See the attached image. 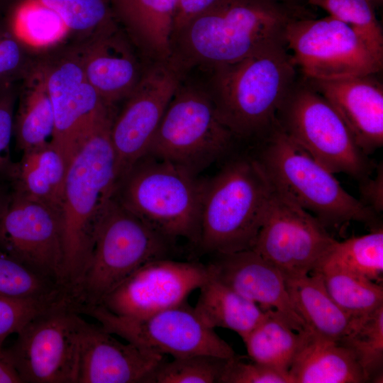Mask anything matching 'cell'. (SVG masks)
I'll return each instance as SVG.
<instances>
[{
	"label": "cell",
	"mask_w": 383,
	"mask_h": 383,
	"mask_svg": "<svg viewBox=\"0 0 383 383\" xmlns=\"http://www.w3.org/2000/svg\"><path fill=\"white\" fill-rule=\"evenodd\" d=\"M314 17L304 4L279 0H216L172 38V55L186 72L237 62L286 43L287 26Z\"/></svg>",
	"instance_id": "cell-1"
},
{
	"label": "cell",
	"mask_w": 383,
	"mask_h": 383,
	"mask_svg": "<svg viewBox=\"0 0 383 383\" xmlns=\"http://www.w3.org/2000/svg\"><path fill=\"white\" fill-rule=\"evenodd\" d=\"M112 113L101 120L69 161L61 206L63 288L77 284L89 259L97 225L118 183L110 139Z\"/></svg>",
	"instance_id": "cell-2"
},
{
	"label": "cell",
	"mask_w": 383,
	"mask_h": 383,
	"mask_svg": "<svg viewBox=\"0 0 383 383\" xmlns=\"http://www.w3.org/2000/svg\"><path fill=\"white\" fill-rule=\"evenodd\" d=\"M296 69L286 43H281L207 70L206 87L219 118L235 138L262 140L277 125Z\"/></svg>",
	"instance_id": "cell-3"
},
{
	"label": "cell",
	"mask_w": 383,
	"mask_h": 383,
	"mask_svg": "<svg viewBox=\"0 0 383 383\" xmlns=\"http://www.w3.org/2000/svg\"><path fill=\"white\" fill-rule=\"evenodd\" d=\"M261 140L255 157L272 187L315 216L325 228L360 222L372 230L378 215L343 189L334 173L278 126Z\"/></svg>",
	"instance_id": "cell-4"
},
{
	"label": "cell",
	"mask_w": 383,
	"mask_h": 383,
	"mask_svg": "<svg viewBox=\"0 0 383 383\" xmlns=\"http://www.w3.org/2000/svg\"><path fill=\"white\" fill-rule=\"evenodd\" d=\"M272 190L255 158L228 162L205 181L196 246L213 255L252 249Z\"/></svg>",
	"instance_id": "cell-5"
},
{
	"label": "cell",
	"mask_w": 383,
	"mask_h": 383,
	"mask_svg": "<svg viewBox=\"0 0 383 383\" xmlns=\"http://www.w3.org/2000/svg\"><path fill=\"white\" fill-rule=\"evenodd\" d=\"M204 184L179 166L145 155L120 178L114 196L172 243L183 238L197 245Z\"/></svg>",
	"instance_id": "cell-6"
},
{
	"label": "cell",
	"mask_w": 383,
	"mask_h": 383,
	"mask_svg": "<svg viewBox=\"0 0 383 383\" xmlns=\"http://www.w3.org/2000/svg\"><path fill=\"white\" fill-rule=\"evenodd\" d=\"M173 245L113 196L97 225L83 274L68 294L70 301L79 313L99 305L142 265L170 258Z\"/></svg>",
	"instance_id": "cell-7"
},
{
	"label": "cell",
	"mask_w": 383,
	"mask_h": 383,
	"mask_svg": "<svg viewBox=\"0 0 383 383\" xmlns=\"http://www.w3.org/2000/svg\"><path fill=\"white\" fill-rule=\"evenodd\" d=\"M184 77L148 152L198 175L231 149L235 138L222 123L206 85Z\"/></svg>",
	"instance_id": "cell-8"
},
{
	"label": "cell",
	"mask_w": 383,
	"mask_h": 383,
	"mask_svg": "<svg viewBox=\"0 0 383 383\" xmlns=\"http://www.w3.org/2000/svg\"><path fill=\"white\" fill-rule=\"evenodd\" d=\"M279 128L333 173H344L359 182L374 165L356 144L330 102L305 77L297 79L277 114Z\"/></svg>",
	"instance_id": "cell-9"
},
{
	"label": "cell",
	"mask_w": 383,
	"mask_h": 383,
	"mask_svg": "<svg viewBox=\"0 0 383 383\" xmlns=\"http://www.w3.org/2000/svg\"><path fill=\"white\" fill-rule=\"evenodd\" d=\"M81 316L65 295L17 333L4 350L22 383H76Z\"/></svg>",
	"instance_id": "cell-10"
},
{
	"label": "cell",
	"mask_w": 383,
	"mask_h": 383,
	"mask_svg": "<svg viewBox=\"0 0 383 383\" xmlns=\"http://www.w3.org/2000/svg\"><path fill=\"white\" fill-rule=\"evenodd\" d=\"M80 313L89 315L109 333L151 353L173 358L199 354L230 358L235 355L187 301L140 318L118 316L100 306L84 309Z\"/></svg>",
	"instance_id": "cell-11"
},
{
	"label": "cell",
	"mask_w": 383,
	"mask_h": 383,
	"mask_svg": "<svg viewBox=\"0 0 383 383\" xmlns=\"http://www.w3.org/2000/svg\"><path fill=\"white\" fill-rule=\"evenodd\" d=\"M286 45L303 77L336 79L377 74L383 61L349 25L331 16L308 17L290 23Z\"/></svg>",
	"instance_id": "cell-12"
},
{
	"label": "cell",
	"mask_w": 383,
	"mask_h": 383,
	"mask_svg": "<svg viewBox=\"0 0 383 383\" xmlns=\"http://www.w3.org/2000/svg\"><path fill=\"white\" fill-rule=\"evenodd\" d=\"M186 72L172 57L153 61L113 116L110 139L118 181L149 150L163 115Z\"/></svg>",
	"instance_id": "cell-13"
},
{
	"label": "cell",
	"mask_w": 383,
	"mask_h": 383,
	"mask_svg": "<svg viewBox=\"0 0 383 383\" xmlns=\"http://www.w3.org/2000/svg\"><path fill=\"white\" fill-rule=\"evenodd\" d=\"M0 249L35 274L63 288L60 209L14 192L0 213Z\"/></svg>",
	"instance_id": "cell-14"
},
{
	"label": "cell",
	"mask_w": 383,
	"mask_h": 383,
	"mask_svg": "<svg viewBox=\"0 0 383 383\" xmlns=\"http://www.w3.org/2000/svg\"><path fill=\"white\" fill-rule=\"evenodd\" d=\"M335 240L315 216L272 187L252 250L284 275L304 274L314 270Z\"/></svg>",
	"instance_id": "cell-15"
},
{
	"label": "cell",
	"mask_w": 383,
	"mask_h": 383,
	"mask_svg": "<svg viewBox=\"0 0 383 383\" xmlns=\"http://www.w3.org/2000/svg\"><path fill=\"white\" fill-rule=\"evenodd\" d=\"M210 277L206 264L155 260L133 272L97 306L118 316H147L186 301Z\"/></svg>",
	"instance_id": "cell-16"
},
{
	"label": "cell",
	"mask_w": 383,
	"mask_h": 383,
	"mask_svg": "<svg viewBox=\"0 0 383 383\" xmlns=\"http://www.w3.org/2000/svg\"><path fill=\"white\" fill-rule=\"evenodd\" d=\"M55 130L52 143L69 161L94 128L112 111L77 62H66L46 78Z\"/></svg>",
	"instance_id": "cell-17"
},
{
	"label": "cell",
	"mask_w": 383,
	"mask_h": 383,
	"mask_svg": "<svg viewBox=\"0 0 383 383\" xmlns=\"http://www.w3.org/2000/svg\"><path fill=\"white\" fill-rule=\"evenodd\" d=\"M165 355L123 343L82 316L76 383H147Z\"/></svg>",
	"instance_id": "cell-18"
},
{
	"label": "cell",
	"mask_w": 383,
	"mask_h": 383,
	"mask_svg": "<svg viewBox=\"0 0 383 383\" xmlns=\"http://www.w3.org/2000/svg\"><path fill=\"white\" fill-rule=\"evenodd\" d=\"M206 265L211 277L262 310L277 311L296 331H311L290 299L282 272L253 250L215 255Z\"/></svg>",
	"instance_id": "cell-19"
},
{
	"label": "cell",
	"mask_w": 383,
	"mask_h": 383,
	"mask_svg": "<svg viewBox=\"0 0 383 383\" xmlns=\"http://www.w3.org/2000/svg\"><path fill=\"white\" fill-rule=\"evenodd\" d=\"M306 79L337 111L364 153L369 155L382 147L383 85L376 74Z\"/></svg>",
	"instance_id": "cell-20"
},
{
	"label": "cell",
	"mask_w": 383,
	"mask_h": 383,
	"mask_svg": "<svg viewBox=\"0 0 383 383\" xmlns=\"http://www.w3.org/2000/svg\"><path fill=\"white\" fill-rule=\"evenodd\" d=\"M113 30L111 23L101 31L82 65L88 82L110 107L129 96L145 71Z\"/></svg>",
	"instance_id": "cell-21"
},
{
	"label": "cell",
	"mask_w": 383,
	"mask_h": 383,
	"mask_svg": "<svg viewBox=\"0 0 383 383\" xmlns=\"http://www.w3.org/2000/svg\"><path fill=\"white\" fill-rule=\"evenodd\" d=\"M289 374L293 383H363L354 354L339 341L306 332Z\"/></svg>",
	"instance_id": "cell-22"
},
{
	"label": "cell",
	"mask_w": 383,
	"mask_h": 383,
	"mask_svg": "<svg viewBox=\"0 0 383 383\" xmlns=\"http://www.w3.org/2000/svg\"><path fill=\"white\" fill-rule=\"evenodd\" d=\"M113 11L133 40L152 62L172 55L174 16L178 0H112Z\"/></svg>",
	"instance_id": "cell-23"
},
{
	"label": "cell",
	"mask_w": 383,
	"mask_h": 383,
	"mask_svg": "<svg viewBox=\"0 0 383 383\" xmlns=\"http://www.w3.org/2000/svg\"><path fill=\"white\" fill-rule=\"evenodd\" d=\"M284 277L290 299L310 331L338 341L348 333L355 318L333 300L320 274Z\"/></svg>",
	"instance_id": "cell-24"
},
{
	"label": "cell",
	"mask_w": 383,
	"mask_h": 383,
	"mask_svg": "<svg viewBox=\"0 0 383 383\" xmlns=\"http://www.w3.org/2000/svg\"><path fill=\"white\" fill-rule=\"evenodd\" d=\"M67 166L52 143L23 152L11 171L14 192L61 211Z\"/></svg>",
	"instance_id": "cell-25"
},
{
	"label": "cell",
	"mask_w": 383,
	"mask_h": 383,
	"mask_svg": "<svg viewBox=\"0 0 383 383\" xmlns=\"http://www.w3.org/2000/svg\"><path fill=\"white\" fill-rule=\"evenodd\" d=\"M199 289L194 311L213 329L231 330L243 340L266 314L257 304L211 277Z\"/></svg>",
	"instance_id": "cell-26"
},
{
	"label": "cell",
	"mask_w": 383,
	"mask_h": 383,
	"mask_svg": "<svg viewBox=\"0 0 383 383\" xmlns=\"http://www.w3.org/2000/svg\"><path fill=\"white\" fill-rule=\"evenodd\" d=\"M304 333L294 330L277 311L267 310L243 341L250 360L289 372Z\"/></svg>",
	"instance_id": "cell-27"
},
{
	"label": "cell",
	"mask_w": 383,
	"mask_h": 383,
	"mask_svg": "<svg viewBox=\"0 0 383 383\" xmlns=\"http://www.w3.org/2000/svg\"><path fill=\"white\" fill-rule=\"evenodd\" d=\"M341 270L382 283L383 274V229L335 242L311 272Z\"/></svg>",
	"instance_id": "cell-28"
},
{
	"label": "cell",
	"mask_w": 383,
	"mask_h": 383,
	"mask_svg": "<svg viewBox=\"0 0 383 383\" xmlns=\"http://www.w3.org/2000/svg\"><path fill=\"white\" fill-rule=\"evenodd\" d=\"M311 273L321 274L333 300L353 318L365 316L383 305L382 283L341 270Z\"/></svg>",
	"instance_id": "cell-29"
},
{
	"label": "cell",
	"mask_w": 383,
	"mask_h": 383,
	"mask_svg": "<svg viewBox=\"0 0 383 383\" xmlns=\"http://www.w3.org/2000/svg\"><path fill=\"white\" fill-rule=\"evenodd\" d=\"M339 342L354 354L367 382H382L383 305L355 318L350 331Z\"/></svg>",
	"instance_id": "cell-30"
},
{
	"label": "cell",
	"mask_w": 383,
	"mask_h": 383,
	"mask_svg": "<svg viewBox=\"0 0 383 383\" xmlns=\"http://www.w3.org/2000/svg\"><path fill=\"white\" fill-rule=\"evenodd\" d=\"M55 119L46 79L31 90L23 104L17 125V141L22 152L52 143Z\"/></svg>",
	"instance_id": "cell-31"
},
{
	"label": "cell",
	"mask_w": 383,
	"mask_h": 383,
	"mask_svg": "<svg viewBox=\"0 0 383 383\" xmlns=\"http://www.w3.org/2000/svg\"><path fill=\"white\" fill-rule=\"evenodd\" d=\"M306 3L351 26L383 61L382 29L370 0H306Z\"/></svg>",
	"instance_id": "cell-32"
},
{
	"label": "cell",
	"mask_w": 383,
	"mask_h": 383,
	"mask_svg": "<svg viewBox=\"0 0 383 383\" xmlns=\"http://www.w3.org/2000/svg\"><path fill=\"white\" fill-rule=\"evenodd\" d=\"M227 359L199 354L164 360L147 383H220Z\"/></svg>",
	"instance_id": "cell-33"
},
{
	"label": "cell",
	"mask_w": 383,
	"mask_h": 383,
	"mask_svg": "<svg viewBox=\"0 0 383 383\" xmlns=\"http://www.w3.org/2000/svg\"><path fill=\"white\" fill-rule=\"evenodd\" d=\"M65 292L0 249V296L11 298H46Z\"/></svg>",
	"instance_id": "cell-34"
},
{
	"label": "cell",
	"mask_w": 383,
	"mask_h": 383,
	"mask_svg": "<svg viewBox=\"0 0 383 383\" xmlns=\"http://www.w3.org/2000/svg\"><path fill=\"white\" fill-rule=\"evenodd\" d=\"M16 28L23 39L34 45L56 42L67 28L59 15L39 0H27L21 6Z\"/></svg>",
	"instance_id": "cell-35"
},
{
	"label": "cell",
	"mask_w": 383,
	"mask_h": 383,
	"mask_svg": "<svg viewBox=\"0 0 383 383\" xmlns=\"http://www.w3.org/2000/svg\"><path fill=\"white\" fill-rule=\"evenodd\" d=\"M55 11L70 29L103 30L112 23L110 10L104 0H39Z\"/></svg>",
	"instance_id": "cell-36"
},
{
	"label": "cell",
	"mask_w": 383,
	"mask_h": 383,
	"mask_svg": "<svg viewBox=\"0 0 383 383\" xmlns=\"http://www.w3.org/2000/svg\"><path fill=\"white\" fill-rule=\"evenodd\" d=\"M65 295L24 299L0 296V346L8 336L17 334L33 317Z\"/></svg>",
	"instance_id": "cell-37"
},
{
	"label": "cell",
	"mask_w": 383,
	"mask_h": 383,
	"mask_svg": "<svg viewBox=\"0 0 383 383\" xmlns=\"http://www.w3.org/2000/svg\"><path fill=\"white\" fill-rule=\"evenodd\" d=\"M220 383H293L289 372H282L235 355L227 359Z\"/></svg>",
	"instance_id": "cell-38"
},
{
	"label": "cell",
	"mask_w": 383,
	"mask_h": 383,
	"mask_svg": "<svg viewBox=\"0 0 383 383\" xmlns=\"http://www.w3.org/2000/svg\"><path fill=\"white\" fill-rule=\"evenodd\" d=\"M376 176L360 181V201L379 215L383 210V167L378 165Z\"/></svg>",
	"instance_id": "cell-39"
},
{
	"label": "cell",
	"mask_w": 383,
	"mask_h": 383,
	"mask_svg": "<svg viewBox=\"0 0 383 383\" xmlns=\"http://www.w3.org/2000/svg\"><path fill=\"white\" fill-rule=\"evenodd\" d=\"M216 0H178L176 7L172 36L192 18L211 6Z\"/></svg>",
	"instance_id": "cell-40"
},
{
	"label": "cell",
	"mask_w": 383,
	"mask_h": 383,
	"mask_svg": "<svg viewBox=\"0 0 383 383\" xmlns=\"http://www.w3.org/2000/svg\"><path fill=\"white\" fill-rule=\"evenodd\" d=\"M13 121L10 109L0 106V173L11 171L13 165L10 157V142Z\"/></svg>",
	"instance_id": "cell-41"
},
{
	"label": "cell",
	"mask_w": 383,
	"mask_h": 383,
	"mask_svg": "<svg viewBox=\"0 0 383 383\" xmlns=\"http://www.w3.org/2000/svg\"><path fill=\"white\" fill-rule=\"evenodd\" d=\"M19 60V48L14 40L6 39L0 42V73L14 68Z\"/></svg>",
	"instance_id": "cell-42"
},
{
	"label": "cell",
	"mask_w": 383,
	"mask_h": 383,
	"mask_svg": "<svg viewBox=\"0 0 383 383\" xmlns=\"http://www.w3.org/2000/svg\"><path fill=\"white\" fill-rule=\"evenodd\" d=\"M0 383H22L3 346H0Z\"/></svg>",
	"instance_id": "cell-43"
},
{
	"label": "cell",
	"mask_w": 383,
	"mask_h": 383,
	"mask_svg": "<svg viewBox=\"0 0 383 383\" xmlns=\"http://www.w3.org/2000/svg\"><path fill=\"white\" fill-rule=\"evenodd\" d=\"M9 196H6L2 193V192L0 191V213L2 211V209L4 208L7 202V200L9 199Z\"/></svg>",
	"instance_id": "cell-44"
},
{
	"label": "cell",
	"mask_w": 383,
	"mask_h": 383,
	"mask_svg": "<svg viewBox=\"0 0 383 383\" xmlns=\"http://www.w3.org/2000/svg\"><path fill=\"white\" fill-rule=\"evenodd\" d=\"M284 2L289 3V4H303L302 2L305 1L306 0H279Z\"/></svg>",
	"instance_id": "cell-45"
},
{
	"label": "cell",
	"mask_w": 383,
	"mask_h": 383,
	"mask_svg": "<svg viewBox=\"0 0 383 383\" xmlns=\"http://www.w3.org/2000/svg\"><path fill=\"white\" fill-rule=\"evenodd\" d=\"M374 8H379L382 5L383 0H370Z\"/></svg>",
	"instance_id": "cell-46"
}]
</instances>
